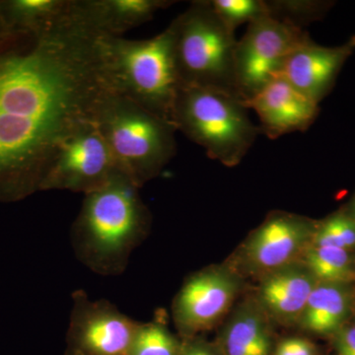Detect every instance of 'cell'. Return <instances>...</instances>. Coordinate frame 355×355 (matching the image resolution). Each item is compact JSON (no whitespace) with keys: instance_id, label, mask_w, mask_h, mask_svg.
Returning a JSON list of instances; mask_svg holds the SVG:
<instances>
[{"instance_id":"83f0119b","label":"cell","mask_w":355,"mask_h":355,"mask_svg":"<svg viewBox=\"0 0 355 355\" xmlns=\"http://www.w3.org/2000/svg\"><path fill=\"white\" fill-rule=\"evenodd\" d=\"M345 211H347L352 218L355 219V196L354 198H352V202H349V207H347Z\"/></svg>"},{"instance_id":"30bf717a","label":"cell","mask_w":355,"mask_h":355,"mask_svg":"<svg viewBox=\"0 0 355 355\" xmlns=\"http://www.w3.org/2000/svg\"><path fill=\"white\" fill-rule=\"evenodd\" d=\"M238 289L234 275L220 268H207L191 275L172 307L173 319L183 340L214 327L232 304Z\"/></svg>"},{"instance_id":"e0dca14e","label":"cell","mask_w":355,"mask_h":355,"mask_svg":"<svg viewBox=\"0 0 355 355\" xmlns=\"http://www.w3.org/2000/svg\"><path fill=\"white\" fill-rule=\"evenodd\" d=\"M71 0H0L9 35L43 34L62 24Z\"/></svg>"},{"instance_id":"603a6c76","label":"cell","mask_w":355,"mask_h":355,"mask_svg":"<svg viewBox=\"0 0 355 355\" xmlns=\"http://www.w3.org/2000/svg\"><path fill=\"white\" fill-rule=\"evenodd\" d=\"M268 3L270 16L302 29L311 22L322 19L333 6V2L310 0H277Z\"/></svg>"},{"instance_id":"8fae6325","label":"cell","mask_w":355,"mask_h":355,"mask_svg":"<svg viewBox=\"0 0 355 355\" xmlns=\"http://www.w3.org/2000/svg\"><path fill=\"white\" fill-rule=\"evenodd\" d=\"M354 51L355 36L335 46H322L310 38L287 58L280 78L320 104L333 90L343 65Z\"/></svg>"},{"instance_id":"8992f818","label":"cell","mask_w":355,"mask_h":355,"mask_svg":"<svg viewBox=\"0 0 355 355\" xmlns=\"http://www.w3.org/2000/svg\"><path fill=\"white\" fill-rule=\"evenodd\" d=\"M171 23L182 86L214 89L241 100L236 83L235 32L222 22L207 0L191 2Z\"/></svg>"},{"instance_id":"ac0fdd59","label":"cell","mask_w":355,"mask_h":355,"mask_svg":"<svg viewBox=\"0 0 355 355\" xmlns=\"http://www.w3.org/2000/svg\"><path fill=\"white\" fill-rule=\"evenodd\" d=\"M270 336L258 308L246 305L236 312L223 334L225 355H268Z\"/></svg>"},{"instance_id":"7a4b0ae2","label":"cell","mask_w":355,"mask_h":355,"mask_svg":"<svg viewBox=\"0 0 355 355\" xmlns=\"http://www.w3.org/2000/svg\"><path fill=\"white\" fill-rule=\"evenodd\" d=\"M139 190L125 174H119L84 196L70 241L77 260L91 272L103 277L121 275L146 239L151 216Z\"/></svg>"},{"instance_id":"7c38bea8","label":"cell","mask_w":355,"mask_h":355,"mask_svg":"<svg viewBox=\"0 0 355 355\" xmlns=\"http://www.w3.org/2000/svg\"><path fill=\"white\" fill-rule=\"evenodd\" d=\"M317 224L306 217L275 212L248 239L245 254L261 270L289 265L312 241Z\"/></svg>"},{"instance_id":"484cf974","label":"cell","mask_w":355,"mask_h":355,"mask_svg":"<svg viewBox=\"0 0 355 355\" xmlns=\"http://www.w3.org/2000/svg\"><path fill=\"white\" fill-rule=\"evenodd\" d=\"M312 343L301 338H289L279 345L275 355H314Z\"/></svg>"},{"instance_id":"7402d4cb","label":"cell","mask_w":355,"mask_h":355,"mask_svg":"<svg viewBox=\"0 0 355 355\" xmlns=\"http://www.w3.org/2000/svg\"><path fill=\"white\" fill-rule=\"evenodd\" d=\"M207 2L222 22L234 32L245 23L249 25L270 16V7L265 0H207Z\"/></svg>"},{"instance_id":"2e32d148","label":"cell","mask_w":355,"mask_h":355,"mask_svg":"<svg viewBox=\"0 0 355 355\" xmlns=\"http://www.w3.org/2000/svg\"><path fill=\"white\" fill-rule=\"evenodd\" d=\"M352 306V294L347 284L318 282L299 321L312 333L335 335L345 326Z\"/></svg>"},{"instance_id":"d4e9b609","label":"cell","mask_w":355,"mask_h":355,"mask_svg":"<svg viewBox=\"0 0 355 355\" xmlns=\"http://www.w3.org/2000/svg\"><path fill=\"white\" fill-rule=\"evenodd\" d=\"M180 355H220V352L210 343L195 336L184 338Z\"/></svg>"},{"instance_id":"277c9868","label":"cell","mask_w":355,"mask_h":355,"mask_svg":"<svg viewBox=\"0 0 355 355\" xmlns=\"http://www.w3.org/2000/svg\"><path fill=\"white\" fill-rule=\"evenodd\" d=\"M95 123L121 171L139 188L157 177L176 154L174 123L111 91L100 103Z\"/></svg>"},{"instance_id":"9c48e42d","label":"cell","mask_w":355,"mask_h":355,"mask_svg":"<svg viewBox=\"0 0 355 355\" xmlns=\"http://www.w3.org/2000/svg\"><path fill=\"white\" fill-rule=\"evenodd\" d=\"M71 300L64 355H127L140 322L83 289L72 292Z\"/></svg>"},{"instance_id":"4fadbf2b","label":"cell","mask_w":355,"mask_h":355,"mask_svg":"<svg viewBox=\"0 0 355 355\" xmlns=\"http://www.w3.org/2000/svg\"><path fill=\"white\" fill-rule=\"evenodd\" d=\"M244 103L256 112L261 132L270 139L305 132L319 116V104L302 94L284 78H277Z\"/></svg>"},{"instance_id":"6da1fadb","label":"cell","mask_w":355,"mask_h":355,"mask_svg":"<svg viewBox=\"0 0 355 355\" xmlns=\"http://www.w3.org/2000/svg\"><path fill=\"white\" fill-rule=\"evenodd\" d=\"M99 37L69 16L0 40V202L40 191L65 140L95 121L110 91Z\"/></svg>"},{"instance_id":"ba28073f","label":"cell","mask_w":355,"mask_h":355,"mask_svg":"<svg viewBox=\"0 0 355 355\" xmlns=\"http://www.w3.org/2000/svg\"><path fill=\"white\" fill-rule=\"evenodd\" d=\"M123 174L95 121L72 133L60 147L40 191H69L84 196Z\"/></svg>"},{"instance_id":"5b68a950","label":"cell","mask_w":355,"mask_h":355,"mask_svg":"<svg viewBox=\"0 0 355 355\" xmlns=\"http://www.w3.org/2000/svg\"><path fill=\"white\" fill-rule=\"evenodd\" d=\"M239 98L214 89L181 86L172 123L210 158L233 167L249 153L260 128Z\"/></svg>"},{"instance_id":"ffe728a7","label":"cell","mask_w":355,"mask_h":355,"mask_svg":"<svg viewBox=\"0 0 355 355\" xmlns=\"http://www.w3.org/2000/svg\"><path fill=\"white\" fill-rule=\"evenodd\" d=\"M182 343L168 328L164 317L158 314L139 324L127 355H180Z\"/></svg>"},{"instance_id":"3957f363","label":"cell","mask_w":355,"mask_h":355,"mask_svg":"<svg viewBox=\"0 0 355 355\" xmlns=\"http://www.w3.org/2000/svg\"><path fill=\"white\" fill-rule=\"evenodd\" d=\"M174 44L172 23L150 39L100 36L107 87L172 123L173 109L182 86Z\"/></svg>"},{"instance_id":"5bb4252c","label":"cell","mask_w":355,"mask_h":355,"mask_svg":"<svg viewBox=\"0 0 355 355\" xmlns=\"http://www.w3.org/2000/svg\"><path fill=\"white\" fill-rule=\"evenodd\" d=\"M173 3L169 0H71L70 16L99 36L121 37Z\"/></svg>"},{"instance_id":"52a82bcc","label":"cell","mask_w":355,"mask_h":355,"mask_svg":"<svg viewBox=\"0 0 355 355\" xmlns=\"http://www.w3.org/2000/svg\"><path fill=\"white\" fill-rule=\"evenodd\" d=\"M309 39L302 28L272 16L248 25L236 49V83L242 101L279 78L287 58Z\"/></svg>"},{"instance_id":"d6986e66","label":"cell","mask_w":355,"mask_h":355,"mask_svg":"<svg viewBox=\"0 0 355 355\" xmlns=\"http://www.w3.org/2000/svg\"><path fill=\"white\" fill-rule=\"evenodd\" d=\"M304 265L319 282L347 284L354 277L349 251L310 245L305 250Z\"/></svg>"},{"instance_id":"9a60e30c","label":"cell","mask_w":355,"mask_h":355,"mask_svg":"<svg viewBox=\"0 0 355 355\" xmlns=\"http://www.w3.org/2000/svg\"><path fill=\"white\" fill-rule=\"evenodd\" d=\"M318 282L305 265L291 263L272 270L260 286L261 305L279 321H297Z\"/></svg>"},{"instance_id":"f1b7e54d","label":"cell","mask_w":355,"mask_h":355,"mask_svg":"<svg viewBox=\"0 0 355 355\" xmlns=\"http://www.w3.org/2000/svg\"><path fill=\"white\" fill-rule=\"evenodd\" d=\"M354 328H355V324H354Z\"/></svg>"},{"instance_id":"4316f807","label":"cell","mask_w":355,"mask_h":355,"mask_svg":"<svg viewBox=\"0 0 355 355\" xmlns=\"http://www.w3.org/2000/svg\"><path fill=\"white\" fill-rule=\"evenodd\" d=\"M8 36V31L6 25V21L3 19V15L1 12V7H0V40L6 38Z\"/></svg>"},{"instance_id":"44dd1931","label":"cell","mask_w":355,"mask_h":355,"mask_svg":"<svg viewBox=\"0 0 355 355\" xmlns=\"http://www.w3.org/2000/svg\"><path fill=\"white\" fill-rule=\"evenodd\" d=\"M310 245L349 251L355 247V219L345 210L331 214L317 224Z\"/></svg>"},{"instance_id":"cb8c5ba5","label":"cell","mask_w":355,"mask_h":355,"mask_svg":"<svg viewBox=\"0 0 355 355\" xmlns=\"http://www.w3.org/2000/svg\"><path fill=\"white\" fill-rule=\"evenodd\" d=\"M335 347L338 355H355V328L343 326L335 334Z\"/></svg>"}]
</instances>
